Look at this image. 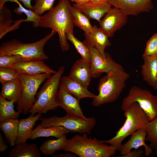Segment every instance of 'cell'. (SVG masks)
Instances as JSON below:
<instances>
[{
    "label": "cell",
    "instance_id": "obj_1",
    "mask_svg": "<svg viewBox=\"0 0 157 157\" xmlns=\"http://www.w3.org/2000/svg\"><path fill=\"white\" fill-rule=\"evenodd\" d=\"M70 0H60L58 4L47 13L40 16L38 27L49 28L58 34L60 46L63 51H67L69 46L67 34L73 33L74 25L71 17Z\"/></svg>",
    "mask_w": 157,
    "mask_h": 157
},
{
    "label": "cell",
    "instance_id": "obj_2",
    "mask_svg": "<svg viewBox=\"0 0 157 157\" xmlns=\"http://www.w3.org/2000/svg\"><path fill=\"white\" fill-rule=\"evenodd\" d=\"M130 76L121 65L101 77L98 84L99 94L92 99V105L98 107L116 101L126 87Z\"/></svg>",
    "mask_w": 157,
    "mask_h": 157
},
{
    "label": "cell",
    "instance_id": "obj_3",
    "mask_svg": "<svg viewBox=\"0 0 157 157\" xmlns=\"http://www.w3.org/2000/svg\"><path fill=\"white\" fill-rule=\"evenodd\" d=\"M76 154L80 157H110L118 151L114 146L108 145L95 138H88L87 133L77 134L67 139L63 149Z\"/></svg>",
    "mask_w": 157,
    "mask_h": 157
},
{
    "label": "cell",
    "instance_id": "obj_4",
    "mask_svg": "<svg viewBox=\"0 0 157 157\" xmlns=\"http://www.w3.org/2000/svg\"><path fill=\"white\" fill-rule=\"evenodd\" d=\"M56 32L52 30L49 34L32 43H24L15 39L5 42L0 47V55L17 56L23 61L44 60L48 59L44 51L46 43Z\"/></svg>",
    "mask_w": 157,
    "mask_h": 157
},
{
    "label": "cell",
    "instance_id": "obj_5",
    "mask_svg": "<svg viewBox=\"0 0 157 157\" xmlns=\"http://www.w3.org/2000/svg\"><path fill=\"white\" fill-rule=\"evenodd\" d=\"M65 70V67L61 66L55 73L47 79L37 93L35 103L28 112L31 116H34L35 114H45L58 107L57 97L60 78Z\"/></svg>",
    "mask_w": 157,
    "mask_h": 157
},
{
    "label": "cell",
    "instance_id": "obj_6",
    "mask_svg": "<svg viewBox=\"0 0 157 157\" xmlns=\"http://www.w3.org/2000/svg\"><path fill=\"white\" fill-rule=\"evenodd\" d=\"M124 112L126 120L115 135L110 139L101 140L104 143L114 146L118 151L125 139L138 129H145L150 121L147 115L136 102L131 104Z\"/></svg>",
    "mask_w": 157,
    "mask_h": 157
},
{
    "label": "cell",
    "instance_id": "obj_7",
    "mask_svg": "<svg viewBox=\"0 0 157 157\" xmlns=\"http://www.w3.org/2000/svg\"><path fill=\"white\" fill-rule=\"evenodd\" d=\"M40 124L43 128L52 126H59L67 129L72 133H86L90 134L96 124L94 117L83 119L75 115L66 114L65 116L59 117L54 115L49 118L41 117Z\"/></svg>",
    "mask_w": 157,
    "mask_h": 157
},
{
    "label": "cell",
    "instance_id": "obj_8",
    "mask_svg": "<svg viewBox=\"0 0 157 157\" xmlns=\"http://www.w3.org/2000/svg\"><path fill=\"white\" fill-rule=\"evenodd\" d=\"M51 74L43 73L30 76L19 73L18 77L22 83V90L20 98L17 103L18 110H22L24 114L28 113L36 100V95L40 85Z\"/></svg>",
    "mask_w": 157,
    "mask_h": 157
},
{
    "label": "cell",
    "instance_id": "obj_9",
    "mask_svg": "<svg viewBox=\"0 0 157 157\" xmlns=\"http://www.w3.org/2000/svg\"><path fill=\"white\" fill-rule=\"evenodd\" d=\"M136 102L147 115L150 121L157 117V96L149 90L134 85L122 99V110L124 111L132 103Z\"/></svg>",
    "mask_w": 157,
    "mask_h": 157
},
{
    "label": "cell",
    "instance_id": "obj_10",
    "mask_svg": "<svg viewBox=\"0 0 157 157\" xmlns=\"http://www.w3.org/2000/svg\"><path fill=\"white\" fill-rule=\"evenodd\" d=\"M127 16L119 8L111 7L99 22V28L109 37H112L116 31L126 24Z\"/></svg>",
    "mask_w": 157,
    "mask_h": 157
},
{
    "label": "cell",
    "instance_id": "obj_11",
    "mask_svg": "<svg viewBox=\"0 0 157 157\" xmlns=\"http://www.w3.org/2000/svg\"><path fill=\"white\" fill-rule=\"evenodd\" d=\"M91 53L90 62L92 77L96 78L103 73L106 74L122 65L116 62L108 53L104 57L94 48L89 47Z\"/></svg>",
    "mask_w": 157,
    "mask_h": 157
},
{
    "label": "cell",
    "instance_id": "obj_12",
    "mask_svg": "<svg viewBox=\"0 0 157 157\" xmlns=\"http://www.w3.org/2000/svg\"><path fill=\"white\" fill-rule=\"evenodd\" d=\"M153 0H109L112 6L119 8L126 15H137L149 12L154 8Z\"/></svg>",
    "mask_w": 157,
    "mask_h": 157
},
{
    "label": "cell",
    "instance_id": "obj_13",
    "mask_svg": "<svg viewBox=\"0 0 157 157\" xmlns=\"http://www.w3.org/2000/svg\"><path fill=\"white\" fill-rule=\"evenodd\" d=\"M56 101L58 107L64 110L66 114L75 115L83 119L88 118L83 113L79 104V100L69 93L60 85Z\"/></svg>",
    "mask_w": 157,
    "mask_h": 157
},
{
    "label": "cell",
    "instance_id": "obj_14",
    "mask_svg": "<svg viewBox=\"0 0 157 157\" xmlns=\"http://www.w3.org/2000/svg\"><path fill=\"white\" fill-rule=\"evenodd\" d=\"M19 73L30 76H35L43 73L53 74L56 72L51 68L43 60L22 61L10 66Z\"/></svg>",
    "mask_w": 157,
    "mask_h": 157
},
{
    "label": "cell",
    "instance_id": "obj_15",
    "mask_svg": "<svg viewBox=\"0 0 157 157\" xmlns=\"http://www.w3.org/2000/svg\"><path fill=\"white\" fill-rule=\"evenodd\" d=\"M85 36V39L83 42L88 48H94L102 56H106L105 48L110 46L111 43L105 33L97 26H94L90 33Z\"/></svg>",
    "mask_w": 157,
    "mask_h": 157
},
{
    "label": "cell",
    "instance_id": "obj_16",
    "mask_svg": "<svg viewBox=\"0 0 157 157\" xmlns=\"http://www.w3.org/2000/svg\"><path fill=\"white\" fill-rule=\"evenodd\" d=\"M146 135V130L144 128L138 129L133 133L129 140L126 143L122 144L119 149L121 156L126 154L133 149H138L142 146L145 148V156H149L152 153V149L145 142Z\"/></svg>",
    "mask_w": 157,
    "mask_h": 157
},
{
    "label": "cell",
    "instance_id": "obj_17",
    "mask_svg": "<svg viewBox=\"0 0 157 157\" xmlns=\"http://www.w3.org/2000/svg\"><path fill=\"white\" fill-rule=\"evenodd\" d=\"M68 76L88 89L92 78L90 63L82 58L77 60L73 65Z\"/></svg>",
    "mask_w": 157,
    "mask_h": 157
},
{
    "label": "cell",
    "instance_id": "obj_18",
    "mask_svg": "<svg viewBox=\"0 0 157 157\" xmlns=\"http://www.w3.org/2000/svg\"><path fill=\"white\" fill-rule=\"evenodd\" d=\"M73 6L80 10L89 19H94L99 22L112 6L109 3H95L90 1L83 4L74 3Z\"/></svg>",
    "mask_w": 157,
    "mask_h": 157
},
{
    "label": "cell",
    "instance_id": "obj_19",
    "mask_svg": "<svg viewBox=\"0 0 157 157\" xmlns=\"http://www.w3.org/2000/svg\"><path fill=\"white\" fill-rule=\"evenodd\" d=\"M60 85L69 93L79 100L85 98H94L95 95L90 92L78 83L70 78L68 76H62Z\"/></svg>",
    "mask_w": 157,
    "mask_h": 157
},
{
    "label": "cell",
    "instance_id": "obj_20",
    "mask_svg": "<svg viewBox=\"0 0 157 157\" xmlns=\"http://www.w3.org/2000/svg\"><path fill=\"white\" fill-rule=\"evenodd\" d=\"M142 57L144 63L141 67V73L143 80L154 88L157 76V57Z\"/></svg>",
    "mask_w": 157,
    "mask_h": 157
},
{
    "label": "cell",
    "instance_id": "obj_21",
    "mask_svg": "<svg viewBox=\"0 0 157 157\" xmlns=\"http://www.w3.org/2000/svg\"><path fill=\"white\" fill-rule=\"evenodd\" d=\"M41 116L42 114L38 113L19 120L18 134L16 144L26 142L29 139L36 122L40 119Z\"/></svg>",
    "mask_w": 157,
    "mask_h": 157
},
{
    "label": "cell",
    "instance_id": "obj_22",
    "mask_svg": "<svg viewBox=\"0 0 157 157\" xmlns=\"http://www.w3.org/2000/svg\"><path fill=\"white\" fill-rule=\"evenodd\" d=\"M10 11L3 6L0 9V39L7 33L18 29L22 23L20 19L13 22Z\"/></svg>",
    "mask_w": 157,
    "mask_h": 157
},
{
    "label": "cell",
    "instance_id": "obj_23",
    "mask_svg": "<svg viewBox=\"0 0 157 157\" xmlns=\"http://www.w3.org/2000/svg\"><path fill=\"white\" fill-rule=\"evenodd\" d=\"M0 96L7 100L17 103L20 99L22 90L21 81L18 78L1 84Z\"/></svg>",
    "mask_w": 157,
    "mask_h": 157
},
{
    "label": "cell",
    "instance_id": "obj_24",
    "mask_svg": "<svg viewBox=\"0 0 157 157\" xmlns=\"http://www.w3.org/2000/svg\"><path fill=\"white\" fill-rule=\"evenodd\" d=\"M69 131L65 128L59 126H52L43 128L39 124L33 130L29 139L34 140L40 137H54L59 138L68 133Z\"/></svg>",
    "mask_w": 157,
    "mask_h": 157
},
{
    "label": "cell",
    "instance_id": "obj_25",
    "mask_svg": "<svg viewBox=\"0 0 157 157\" xmlns=\"http://www.w3.org/2000/svg\"><path fill=\"white\" fill-rule=\"evenodd\" d=\"M9 153V157H40V151L36 144L22 142L16 144Z\"/></svg>",
    "mask_w": 157,
    "mask_h": 157
},
{
    "label": "cell",
    "instance_id": "obj_26",
    "mask_svg": "<svg viewBox=\"0 0 157 157\" xmlns=\"http://www.w3.org/2000/svg\"><path fill=\"white\" fill-rule=\"evenodd\" d=\"M19 120L10 119L0 123V129L10 146L14 147L17 137Z\"/></svg>",
    "mask_w": 157,
    "mask_h": 157
},
{
    "label": "cell",
    "instance_id": "obj_27",
    "mask_svg": "<svg viewBox=\"0 0 157 157\" xmlns=\"http://www.w3.org/2000/svg\"><path fill=\"white\" fill-rule=\"evenodd\" d=\"M70 11L74 26H76L83 31L85 35H88L93 27L90 23V19L79 9L71 5Z\"/></svg>",
    "mask_w": 157,
    "mask_h": 157
},
{
    "label": "cell",
    "instance_id": "obj_28",
    "mask_svg": "<svg viewBox=\"0 0 157 157\" xmlns=\"http://www.w3.org/2000/svg\"><path fill=\"white\" fill-rule=\"evenodd\" d=\"M13 100L10 101L0 96V123L8 120L17 119L22 113V110L15 111L14 109Z\"/></svg>",
    "mask_w": 157,
    "mask_h": 157
},
{
    "label": "cell",
    "instance_id": "obj_29",
    "mask_svg": "<svg viewBox=\"0 0 157 157\" xmlns=\"http://www.w3.org/2000/svg\"><path fill=\"white\" fill-rule=\"evenodd\" d=\"M67 140L66 135L56 139H48L42 144L39 149L44 155H51L57 150L63 149L67 145Z\"/></svg>",
    "mask_w": 157,
    "mask_h": 157
},
{
    "label": "cell",
    "instance_id": "obj_30",
    "mask_svg": "<svg viewBox=\"0 0 157 157\" xmlns=\"http://www.w3.org/2000/svg\"><path fill=\"white\" fill-rule=\"evenodd\" d=\"M67 40L70 41L75 47L77 52L81 56V58L90 63L91 61V53L88 47L83 42L76 38L73 33L68 32L67 34Z\"/></svg>",
    "mask_w": 157,
    "mask_h": 157
},
{
    "label": "cell",
    "instance_id": "obj_31",
    "mask_svg": "<svg viewBox=\"0 0 157 157\" xmlns=\"http://www.w3.org/2000/svg\"><path fill=\"white\" fill-rule=\"evenodd\" d=\"M147 135L145 141L150 142V146L152 149L157 148V117L150 121L145 128Z\"/></svg>",
    "mask_w": 157,
    "mask_h": 157
},
{
    "label": "cell",
    "instance_id": "obj_32",
    "mask_svg": "<svg viewBox=\"0 0 157 157\" xmlns=\"http://www.w3.org/2000/svg\"><path fill=\"white\" fill-rule=\"evenodd\" d=\"M13 11L15 13L19 15H22V13H24L27 16V18L25 19L26 22H32L34 27H38L40 16L38 15L31 10L25 8L22 5L15 8Z\"/></svg>",
    "mask_w": 157,
    "mask_h": 157
},
{
    "label": "cell",
    "instance_id": "obj_33",
    "mask_svg": "<svg viewBox=\"0 0 157 157\" xmlns=\"http://www.w3.org/2000/svg\"><path fill=\"white\" fill-rule=\"evenodd\" d=\"M34 5L31 9L35 13L41 16L44 12L49 11L53 7L55 0H33Z\"/></svg>",
    "mask_w": 157,
    "mask_h": 157
},
{
    "label": "cell",
    "instance_id": "obj_34",
    "mask_svg": "<svg viewBox=\"0 0 157 157\" xmlns=\"http://www.w3.org/2000/svg\"><path fill=\"white\" fill-rule=\"evenodd\" d=\"M19 74L13 68L0 67V82L1 84L18 78Z\"/></svg>",
    "mask_w": 157,
    "mask_h": 157
},
{
    "label": "cell",
    "instance_id": "obj_35",
    "mask_svg": "<svg viewBox=\"0 0 157 157\" xmlns=\"http://www.w3.org/2000/svg\"><path fill=\"white\" fill-rule=\"evenodd\" d=\"M142 56L157 57V32L147 42Z\"/></svg>",
    "mask_w": 157,
    "mask_h": 157
},
{
    "label": "cell",
    "instance_id": "obj_36",
    "mask_svg": "<svg viewBox=\"0 0 157 157\" xmlns=\"http://www.w3.org/2000/svg\"><path fill=\"white\" fill-rule=\"evenodd\" d=\"M22 61L21 58L16 56L0 55V67H9L11 65Z\"/></svg>",
    "mask_w": 157,
    "mask_h": 157
},
{
    "label": "cell",
    "instance_id": "obj_37",
    "mask_svg": "<svg viewBox=\"0 0 157 157\" xmlns=\"http://www.w3.org/2000/svg\"><path fill=\"white\" fill-rule=\"evenodd\" d=\"M144 151L142 149H135L131 151L126 154L122 156H118L120 157H141L143 156Z\"/></svg>",
    "mask_w": 157,
    "mask_h": 157
},
{
    "label": "cell",
    "instance_id": "obj_38",
    "mask_svg": "<svg viewBox=\"0 0 157 157\" xmlns=\"http://www.w3.org/2000/svg\"><path fill=\"white\" fill-rule=\"evenodd\" d=\"M8 146L3 139L2 134L0 133V152L2 153L6 151Z\"/></svg>",
    "mask_w": 157,
    "mask_h": 157
},
{
    "label": "cell",
    "instance_id": "obj_39",
    "mask_svg": "<svg viewBox=\"0 0 157 157\" xmlns=\"http://www.w3.org/2000/svg\"><path fill=\"white\" fill-rule=\"evenodd\" d=\"M8 1L15 3L18 6L22 5L19 0H0V9L4 6V5L5 3Z\"/></svg>",
    "mask_w": 157,
    "mask_h": 157
},
{
    "label": "cell",
    "instance_id": "obj_40",
    "mask_svg": "<svg viewBox=\"0 0 157 157\" xmlns=\"http://www.w3.org/2000/svg\"><path fill=\"white\" fill-rule=\"evenodd\" d=\"M20 2H22L24 6L26 8L31 10L32 6L31 5V1L32 0H19Z\"/></svg>",
    "mask_w": 157,
    "mask_h": 157
},
{
    "label": "cell",
    "instance_id": "obj_41",
    "mask_svg": "<svg viewBox=\"0 0 157 157\" xmlns=\"http://www.w3.org/2000/svg\"><path fill=\"white\" fill-rule=\"evenodd\" d=\"M53 157H74L76 156L70 154H61L58 155H52Z\"/></svg>",
    "mask_w": 157,
    "mask_h": 157
},
{
    "label": "cell",
    "instance_id": "obj_42",
    "mask_svg": "<svg viewBox=\"0 0 157 157\" xmlns=\"http://www.w3.org/2000/svg\"><path fill=\"white\" fill-rule=\"evenodd\" d=\"M70 1L77 4H83L90 1V0H70Z\"/></svg>",
    "mask_w": 157,
    "mask_h": 157
},
{
    "label": "cell",
    "instance_id": "obj_43",
    "mask_svg": "<svg viewBox=\"0 0 157 157\" xmlns=\"http://www.w3.org/2000/svg\"><path fill=\"white\" fill-rule=\"evenodd\" d=\"M90 1L92 2H95V3H109V0H90Z\"/></svg>",
    "mask_w": 157,
    "mask_h": 157
},
{
    "label": "cell",
    "instance_id": "obj_44",
    "mask_svg": "<svg viewBox=\"0 0 157 157\" xmlns=\"http://www.w3.org/2000/svg\"><path fill=\"white\" fill-rule=\"evenodd\" d=\"M155 90L157 91V78H156V84L155 85V86L154 88Z\"/></svg>",
    "mask_w": 157,
    "mask_h": 157
},
{
    "label": "cell",
    "instance_id": "obj_45",
    "mask_svg": "<svg viewBox=\"0 0 157 157\" xmlns=\"http://www.w3.org/2000/svg\"><path fill=\"white\" fill-rule=\"evenodd\" d=\"M155 150V152H156V153L157 155V148H155V149H154Z\"/></svg>",
    "mask_w": 157,
    "mask_h": 157
}]
</instances>
